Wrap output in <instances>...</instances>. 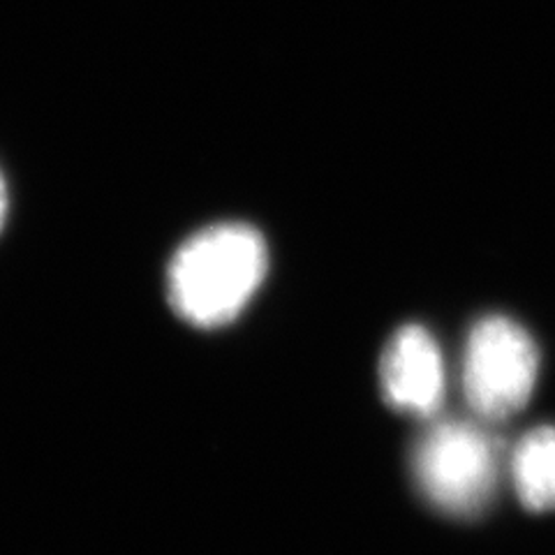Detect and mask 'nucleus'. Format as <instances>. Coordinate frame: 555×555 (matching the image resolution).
I'll return each mask as SVG.
<instances>
[{"instance_id": "obj_6", "label": "nucleus", "mask_w": 555, "mask_h": 555, "mask_svg": "<svg viewBox=\"0 0 555 555\" xmlns=\"http://www.w3.org/2000/svg\"><path fill=\"white\" fill-rule=\"evenodd\" d=\"M5 216H8V188H5L3 173H0V230H3Z\"/></svg>"}, {"instance_id": "obj_2", "label": "nucleus", "mask_w": 555, "mask_h": 555, "mask_svg": "<svg viewBox=\"0 0 555 555\" xmlns=\"http://www.w3.org/2000/svg\"><path fill=\"white\" fill-rule=\"evenodd\" d=\"M500 470L495 438L479 424L442 422L414 454L416 481L433 505L451 516H475L493 498Z\"/></svg>"}, {"instance_id": "obj_5", "label": "nucleus", "mask_w": 555, "mask_h": 555, "mask_svg": "<svg viewBox=\"0 0 555 555\" xmlns=\"http://www.w3.org/2000/svg\"><path fill=\"white\" fill-rule=\"evenodd\" d=\"M520 502L532 512L555 509V428L542 426L520 440L512 456Z\"/></svg>"}, {"instance_id": "obj_4", "label": "nucleus", "mask_w": 555, "mask_h": 555, "mask_svg": "<svg viewBox=\"0 0 555 555\" xmlns=\"http://www.w3.org/2000/svg\"><path fill=\"white\" fill-rule=\"evenodd\" d=\"M387 401L410 414H436L444 396V363L424 326L408 324L389 340L379 366Z\"/></svg>"}, {"instance_id": "obj_3", "label": "nucleus", "mask_w": 555, "mask_h": 555, "mask_svg": "<svg viewBox=\"0 0 555 555\" xmlns=\"http://www.w3.org/2000/svg\"><path fill=\"white\" fill-rule=\"evenodd\" d=\"M540 352L524 326L509 318H483L465 347L463 389L473 412L502 422L524 410L537 385Z\"/></svg>"}, {"instance_id": "obj_1", "label": "nucleus", "mask_w": 555, "mask_h": 555, "mask_svg": "<svg viewBox=\"0 0 555 555\" xmlns=\"http://www.w3.org/2000/svg\"><path fill=\"white\" fill-rule=\"evenodd\" d=\"M267 243L243 222H218L173 253L167 297L188 324L214 328L232 322L267 275Z\"/></svg>"}]
</instances>
